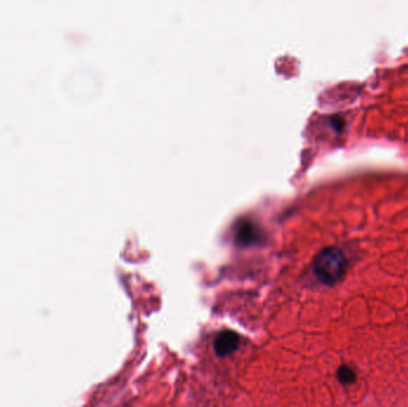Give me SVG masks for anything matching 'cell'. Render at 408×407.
Wrapping results in <instances>:
<instances>
[{"label": "cell", "instance_id": "obj_3", "mask_svg": "<svg viewBox=\"0 0 408 407\" xmlns=\"http://www.w3.org/2000/svg\"><path fill=\"white\" fill-rule=\"evenodd\" d=\"M257 237H258L257 230L251 224L241 225V227L238 231V240L243 245H250V244L255 243Z\"/></svg>", "mask_w": 408, "mask_h": 407}, {"label": "cell", "instance_id": "obj_4", "mask_svg": "<svg viewBox=\"0 0 408 407\" xmlns=\"http://www.w3.org/2000/svg\"><path fill=\"white\" fill-rule=\"evenodd\" d=\"M337 378L340 384L343 385H351L356 381V373L351 367L341 366L337 372Z\"/></svg>", "mask_w": 408, "mask_h": 407}, {"label": "cell", "instance_id": "obj_2", "mask_svg": "<svg viewBox=\"0 0 408 407\" xmlns=\"http://www.w3.org/2000/svg\"><path fill=\"white\" fill-rule=\"evenodd\" d=\"M240 343V337L234 331H222L216 336L214 342V349L219 357H226L238 349Z\"/></svg>", "mask_w": 408, "mask_h": 407}, {"label": "cell", "instance_id": "obj_1", "mask_svg": "<svg viewBox=\"0 0 408 407\" xmlns=\"http://www.w3.org/2000/svg\"><path fill=\"white\" fill-rule=\"evenodd\" d=\"M349 261L338 247H326L316 255L313 269L316 278L326 285H334L345 276Z\"/></svg>", "mask_w": 408, "mask_h": 407}]
</instances>
